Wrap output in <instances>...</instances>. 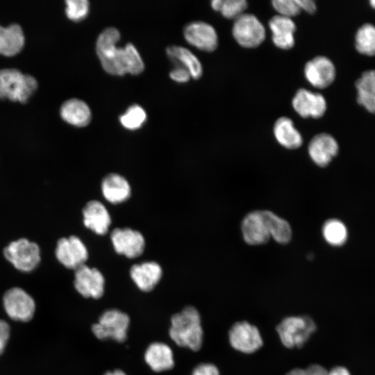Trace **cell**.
<instances>
[{
  "label": "cell",
  "mask_w": 375,
  "mask_h": 375,
  "mask_svg": "<svg viewBox=\"0 0 375 375\" xmlns=\"http://www.w3.org/2000/svg\"><path fill=\"white\" fill-rule=\"evenodd\" d=\"M306 375H328V371L322 365L314 364L305 369Z\"/></svg>",
  "instance_id": "obj_39"
},
{
  "label": "cell",
  "mask_w": 375,
  "mask_h": 375,
  "mask_svg": "<svg viewBox=\"0 0 375 375\" xmlns=\"http://www.w3.org/2000/svg\"><path fill=\"white\" fill-rule=\"evenodd\" d=\"M272 4L279 15L289 18L298 15L301 11L296 0H274Z\"/></svg>",
  "instance_id": "obj_34"
},
{
  "label": "cell",
  "mask_w": 375,
  "mask_h": 375,
  "mask_svg": "<svg viewBox=\"0 0 375 375\" xmlns=\"http://www.w3.org/2000/svg\"><path fill=\"white\" fill-rule=\"evenodd\" d=\"M235 41L244 48H256L265 39V28L256 16L244 13L236 19L232 28Z\"/></svg>",
  "instance_id": "obj_7"
},
{
  "label": "cell",
  "mask_w": 375,
  "mask_h": 375,
  "mask_svg": "<svg viewBox=\"0 0 375 375\" xmlns=\"http://www.w3.org/2000/svg\"><path fill=\"white\" fill-rule=\"evenodd\" d=\"M311 160L319 167L327 166L339 151L336 140L330 134L321 133L315 135L308 147Z\"/></svg>",
  "instance_id": "obj_16"
},
{
  "label": "cell",
  "mask_w": 375,
  "mask_h": 375,
  "mask_svg": "<svg viewBox=\"0 0 375 375\" xmlns=\"http://www.w3.org/2000/svg\"><path fill=\"white\" fill-rule=\"evenodd\" d=\"M101 190L105 199L114 204L124 202L131 195L128 182L123 176L115 173L109 174L103 178Z\"/></svg>",
  "instance_id": "obj_22"
},
{
  "label": "cell",
  "mask_w": 375,
  "mask_h": 375,
  "mask_svg": "<svg viewBox=\"0 0 375 375\" xmlns=\"http://www.w3.org/2000/svg\"><path fill=\"white\" fill-rule=\"evenodd\" d=\"M144 360L150 368L156 372L169 370L174 365L172 350L162 342L151 343L144 353Z\"/></svg>",
  "instance_id": "obj_21"
},
{
  "label": "cell",
  "mask_w": 375,
  "mask_h": 375,
  "mask_svg": "<svg viewBox=\"0 0 375 375\" xmlns=\"http://www.w3.org/2000/svg\"><path fill=\"white\" fill-rule=\"evenodd\" d=\"M176 67L169 73L170 78L178 83L188 82L191 78L188 70L181 66L176 65Z\"/></svg>",
  "instance_id": "obj_36"
},
{
  "label": "cell",
  "mask_w": 375,
  "mask_h": 375,
  "mask_svg": "<svg viewBox=\"0 0 375 375\" xmlns=\"http://www.w3.org/2000/svg\"><path fill=\"white\" fill-rule=\"evenodd\" d=\"M301 10H304L309 14L316 12L317 6L312 0H296Z\"/></svg>",
  "instance_id": "obj_38"
},
{
  "label": "cell",
  "mask_w": 375,
  "mask_h": 375,
  "mask_svg": "<svg viewBox=\"0 0 375 375\" xmlns=\"http://www.w3.org/2000/svg\"><path fill=\"white\" fill-rule=\"evenodd\" d=\"M262 213L270 237L279 244L288 243L292 235L290 224L272 211L262 210Z\"/></svg>",
  "instance_id": "obj_28"
},
{
  "label": "cell",
  "mask_w": 375,
  "mask_h": 375,
  "mask_svg": "<svg viewBox=\"0 0 375 375\" xmlns=\"http://www.w3.org/2000/svg\"><path fill=\"white\" fill-rule=\"evenodd\" d=\"M110 238L115 251L127 258L138 257L144 251V238L138 231L117 228L112 231Z\"/></svg>",
  "instance_id": "obj_12"
},
{
  "label": "cell",
  "mask_w": 375,
  "mask_h": 375,
  "mask_svg": "<svg viewBox=\"0 0 375 375\" xmlns=\"http://www.w3.org/2000/svg\"><path fill=\"white\" fill-rule=\"evenodd\" d=\"M322 235L327 243L334 247H340L343 245L347 239V229L340 220L331 219L324 224Z\"/></svg>",
  "instance_id": "obj_30"
},
{
  "label": "cell",
  "mask_w": 375,
  "mask_h": 375,
  "mask_svg": "<svg viewBox=\"0 0 375 375\" xmlns=\"http://www.w3.org/2000/svg\"><path fill=\"white\" fill-rule=\"evenodd\" d=\"M285 375H306L305 369L294 368L289 371Z\"/></svg>",
  "instance_id": "obj_41"
},
{
  "label": "cell",
  "mask_w": 375,
  "mask_h": 375,
  "mask_svg": "<svg viewBox=\"0 0 375 375\" xmlns=\"http://www.w3.org/2000/svg\"><path fill=\"white\" fill-rule=\"evenodd\" d=\"M303 72L310 84L319 89L331 85L336 76L334 64L324 56H316L307 62Z\"/></svg>",
  "instance_id": "obj_13"
},
{
  "label": "cell",
  "mask_w": 375,
  "mask_h": 375,
  "mask_svg": "<svg viewBox=\"0 0 375 375\" xmlns=\"http://www.w3.org/2000/svg\"><path fill=\"white\" fill-rule=\"evenodd\" d=\"M10 335L9 324L5 320L0 319V355L4 351Z\"/></svg>",
  "instance_id": "obj_37"
},
{
  "label": "cell",
  "mask_w": 375,
  "mask_h": 375,
  "mask_svg": "<svg viewBox=\"0 0 375 375\" xmlns=\"http://www.w3.org/2000/svg\"><path fill=\"white\" fill-rule=\"evenodd\" d=\"M3 253L17 269L25 272L33 270L40 260L38 244L24 238L10 243L4 249Z\"/></svg>",
  "instance_id": "obj_6"
},
{
  "label": "cell",
  "mask_w": 375,
  "mask_h": 375,
  "mask_svg": "<svg viewBox=\"0 0 375 375\" xmlns=\"http://www.w3.org/2000/svg\"><path fill=\"white\" fill-rule=\"evenodd\" d=\"M292 105L299 115L303 118H320L326 111L327 104L324 96L304 88L295 93Z\"/></svg>",
  "instance_id": "obj_14"
},
{
  "label": "cell",
  "mask_w": 375,
  "mask_h": 375,
  "mask_svg": "<svg viewBox=\"0 0 375 375\" xmlns=\"http://www.w3.org/2000/svg\"><path fill=\"white\" fill-rule=\"evenodd\" d=\"M130 319L127 314L117 309L103 312L97 323L92 326L94 335L99 340L112 339L119 342L126 340Z\"/></svg>",
  "instance_id": "obj_5"
},
{
  "label": "cell",
  "mask_w": 375,
  "mask_h": 375,
  "mask_svg": "<svg viewBox=\"0 0 375 375\" xmlns=\"http://www.w3.org/2000/svg\"><path fill=\"white\" fill-rule=\"evenodd\" d=\"M60 113L65 122L77 127L85 126L91 120L90 108L84 101L77 99L65 101Z\"/></svg>",
  "instance_id": "obj_25"
},
{
  "label": "cell",
  "mask_w": 375,
  "mask_h": 375,
  "mask_svg": "<svg viewBox=\"0 0 375 375\" xmlns=\"http://www.w3.org/2000/svg\"><path fill=\"white\" fill-rule=\"evenodd\" d=\"M38 81L14 68L0 70V99L26 103L38 88Z\"/></svg>",
  "instance_id": "obj_3"
},
{
  "label": "cell",
  "mask_w": 375,
  "mask_h": 375,
  "mask_svg": "<svg viewBox=\"0 0 375 375\" xmlns=\"http://www.w3.org/2000/svg\"><path fill=\"white\" fill-rule=\"evenodd\" d=\"M328 375H351L349 370L341 366L335 367L331 369L328 372Z\"/></svg>",
  "instance_id": "obj_40"
},
{
  "label": "cell",
  "mask_w": 375,
  "mask_h": 375,
  "mask_svg": "<svg viewBox=\"0 0 375 375\" xmlns=\"http://www.w3.org/2000/svg\"><path fill=\"white\" fill-rule=\"evenodd\" d=\"M369 3L370 6L372 8L375 9V0H371V1H369Z\"/></svg>",
  "instance_id": "obj_43"
},
{
  "label": "cell",
  "mask_w": 375,
  "mask_h": 375,
  "mask_svg": "<svg viewBox=\"0 0 375 375\" xmlns=\"http://www.w3.org/2000/svg\"><path fill=\"white\" fill-rule=\"evenodd\" d=\"M316 330V324L308 316H290L276 326L281 343L288 349L300 348Z\"/></svg>",
  "instance_id": "obj_4"
},
{
  "label": "cell",
  "mask_w": 375,
  "mask_h": 375,
  "mask_svg": "<svg viewBox=\"0 0 375 375\" xmlns=\"http://www.w3.org/2000/svg\"><path fill=\"white\" fill-rule=\"evenodd\" d=\"M184 36L188 43L204 51H213L218 45L215 29L206 22H194L188 24L184 29Z\"/></svg>",
  "instance_id": "obj_15"
},
{
  "label": "cell",
  "mask_w": 375,
  "mask_h": 375,
  "mask_svg": "<svg viewBox=\"0 0 375 375\" xmlns=\"http://www.w3.org/2000/svg\"><path fill=\"white\" fill-rule=\"evenodd\" d=\"M355 47L358 53L367 56H375V26L362 24L355 35Z\"/></svg>",
  "instance_id": "obj_29"
},
{
  "label": "cell",
  "mask_w": 375,
  "mask_h": 375,
  "mask_svg": "<svg viewBox=\"0 0 375 375\" xmlns=\"http://www.w3.org/2000/svg\"><path fill=\"white\" fill-rule=\"evenodd\" d=\"M192 375H219V371L212 363H201L194 369Z\"/></svg>",
  "instance_id": "obj_35"
},
{
  "label": "cell",
  "mask_w": 375,
  "mask_h": 375,
  "mask_svg": "<svg viewBox=\"0 0 375 375\" xmlns=\"http://www.w3.org/2000/svg\"><path fill=\"white\" fill-rule=\"evenodd\" d=\"M355 85L358 103L369 112L375 114V69L363 72Z\"/></svg>",
  "instance_id": "obj_23"
},
{
  "label": "cell",
  "mask_w": 375,
  "mask_h": 375,
  "mask_svg": "<svg viewBox=\"0 0 375 375\" xmlns=\"http://www.w3.org/2000/svg\"><path fill=\"white\" fill-rule=\"evenodd\" d=\"M119 38V32L113 27L106 28L99 35L96 50L103 68L112 75L140 74L144 65L140 53L131 43L123 48L117 47Z\"/></svg>",
  "instance_id": "obj_1"
},
{
  "label": "cell",
  "mask_w": 375,
  "mask_h": 375,
  "mask_svg": "<svg viewBox=\"0 0 375 375\" xmlns=\"http://www.w3.org/2000/svg\"><path fill=\"white\" fill-rule=\"evenodd\" d=\"M74 287L85 298L99 299L104 292L103 274L94 267L83 265L75 269Z\"/></svg>",
  "instance_id": "obj_10"
},
{
  "label": "cell",
  "mask_w": 375,
  "mask_h": 375,
  "mask_svg": "<svg viewBox=\"0 0 375 375\" xmlns=\"http://www.w3.org/2000/svg\"><path fill=\"white\" fill-rule=\"evenodd\" d=\"M231 346L243 353L250 354L262 345V339L258 328L246 321L235 323L228 331Z\"/></svg>",
  "instance_id": "obj_9"
},
{
  "label": "cell",
  "mask_w": 375,
  "mask_h": 375,
  "mask_svg": "<svg viewBox=\"0 0 375 375\" xmlns=\"http://www.w3.org/2000/svg\"><path fill=\"white\" fill-rule=\"evenodd\" d=\"M85 226L98 235L107 233L111 223L110 216L102 203L90 201L83 210Z\"/></svg>",
  "instance_id": "obj_19"
},
{
  "label": "cell",
  "mask_w": 375,
  "mask_h": 375,
  "mask_svg": "<svg viewBox=\"0 0 375 375\" xmlns=\"http://www.w3.org/2000/svg\"><path fill=\"white\" fill-rule=\"evenodd\" d=\"M56 256L65 267L76 269L85 265L88 253L83 242L78 237L72 235L58 241Z\"/></svg>",
  "instance_id": "obj_11"
},
{
  "label": "cell",
  "mask_w": 375,
  "mask_h": 375,
  "mask_svg": "<svg viewBox=\"0 0 375 375\" xmlns=\"http://www.w3.org/2000/svg\"><path fill=\"white\" fill-rule=\"evenodd\" d=\"M247 6L245 0H213L211 2L213 10L224 17L234 20L244 13Z\"/></svg>",
  "instance_id": "obj_31"
},
{
  "label": "cell",
  "mask_w": 375,
  "mask_h": 375,
  "mask_svg": "<svg viewBox=\"0 0 375 375\" xmlns=\"http://www.w3.org/2000/svg\"><path fill=\"white\" fill-rule=\"evenodd\" d=\"M273 132L276 141L286 149H296L302 145V136L289 117L278 118L274 123Z\"/></svg>",
  "instance_id": "obj_24"
},
{
  "label": "cell",
  "mask_w": 375,
  "mask_h": 375,
  "mask_svg": "<svg viewBox=\"0 0 375 375\" xmlns=\"http://www.w3.org/2000/svg\"><path fill=\"white\" fill-rule=\"evenodd\" d=\"M241 231L244 240L250 245L264 244L271 238L262 210L249 212L242 221Z\"/></svg>",
  "instance_id": "obj_17"
},
{
  "label": "cell",
  "mask_w": 375,
  "mask_h": 375,
  "mask_svg": "<svg viewBox=\"0 0 375 375\" xmlns=\"http://www.w3.org/2000/svg\"><path fill=\"white\" fill-rule=\"evenodd\" d=\"M22 27L13 24L7 27L0 25V54L13 56L19 53L24 45Z\"/></svg>",
  "instance_id": "obj_26"
},
{
  "label": "cell",
  "mask_w": 375,
  "mask_h": 375,
  "mask_svg": "<svg viewBox=\"0 0 375 375\" xmlns=\"http://www.w3.org/2000/svg\"><path fill=\"white\" fill-rule=\"evenodd\" d=\"M169 334L179 347L192 351L200 349L203 332L199 311L194 306H188L172 315Z\"/></svg>",
  "instance_id": "obj_2"
},
{
  "label": "cell",
  "mask_w": 375,
  "mask_h": 375,
  "mask_svg": "<svg viewBox=\"0 0 375 375\" xmlns=\"http://www.w3.org/2000/svg\"><path fill=\"white\" fill-rule=\"evenodd\" d=\"M269 27L272 33V41L275 46L285 50L294 47V34L297 27L292 18L275 15L269 20Z\"/></svg>",
  "instance_id": "obj_18"
},
{
  "label": "cell",
  "mask_w": 375,
  "mask_h": 375,
  "mask_svg": "<svg viewBox=\"0 0 375 375\" xmlns=\"http://www.w3.org/2000/svg\"><path fill=\"white\" fill-rule=\"evenodd\" d=\"M3 305L8 316L19 322L31 320L35 310V303L33 297L19 288H12L5 293Z\"/></svg>",
  "instance_id": "obj_8"
},
{
  "label": "cell",
  "mask_w": 375,
  "mask_h": 375,
  "mask_svg": "<svg viewBox=\"0 0 375 375\" xmlns=\"http://www.w3.org/2000/svg\"><path fill=\"white\" fill-rule=\"evenodd\" d=\"M166 52L176 65L188 69L192 78L198 79L201 76L203 69L201 62L188 49L178 46H169L167 48Z\"/></svg>",
  "instance_id": "obj_27"
},
{
  "label": "cell",
  "mask_w": 375,
  "mask_h": 375,
  "mask_svg": "<svg viewBox=\"0 0 375 375\" xmlns=\"http://www.w3.org/2000/svg\"><path fill=\"white\" fill-rule=\"evenodd\" d=\"M65 3L66 15L72 21H81L88 14L89 2L87 0H67Z\"/></svg>",
  "instance_id": "obj_33"
},
{
  "label": "cell",
  "mask_w": 375,
  "mask_h": 375,
  "mask_svg": "<svg viewBox=\"0 0 375 375\" xmlns=\"http://www.w3.org/2000/svg\"><path fill=\"white\" fill-rule=\"evenodd\" d=\"M146 119L147 114L144 110L138 105H133L120 116L119 121L124 128L135 130L142 126Z\"/></svg>",
  "instance_id": "obj_32"
},
{
  "label": "cell",
  "mask_w": 375,
  "mask_h": 375,
  "mask_svg": "<svg viewBox=\"0 0 375 375\" xmlns=\"http://www.w3.org/2000/svg\"><path fill=\"white\" fill-rule=\"evenodd\" d=\"M104 375H126L123 371L120 369H115L113 371L107 372Z\"/></svg>",
  "instance_id": "obj_42"
},
{
  "label": "cell",
  "mask_w": 375,
  "mask_h": 375,
  "mask_svg": "<svg viewBox=\"0 0 375 375\" xmlns=\"http://www.w3.org/2000/svg\"><path fill=\"white\" fill-rule=\"evenodd\" d=\"M161 267L156 262H145L131 267L130 276L137 287L143 292L152 290L162 277Z\"/></svg>",
  "instance_id": "obj_20"
}]
</instances>
